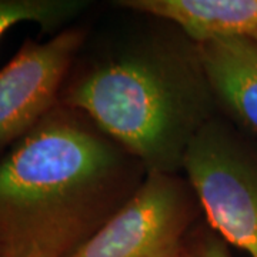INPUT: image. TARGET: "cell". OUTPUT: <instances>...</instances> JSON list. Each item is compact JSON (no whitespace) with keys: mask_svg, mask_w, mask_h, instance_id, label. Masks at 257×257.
<instances>
[{"mask_svg":"<svg viewBox=\"0 0 257 257\" xmlns=\"http://www.w3.org/2000/svg\"><path fill=\"white\" fill-rule=\"evenodd\" d=\"M126 155L59 101L0 159V246L70 256L110 217Z\"/></svg>","mask_w":257,"mask_h":257,"instance_id":"obj_1","label":"cell"},{"mask_svg":"<svg viewBox=\"0 0 257 257\" xmlns=\"http://www.w3.org/2000/svg\"><path fill=\"white\" fill-rule=\"evenodd\" d=\"M60 101L138 159L147 173L177 175L216 104L197 45L146 39L92 64Z\"/></svg>","mask_w":257,"mask_h":257,"instance_id":"obj_2","label":"cell"},{"mask_svg":"<svg viewBox=\"0 0 257 257\" xmlns=\"http://www.w3.org/2000/svg\"><path fill=\"white\" fill-rule=\"evenodd\" d=\"M183 172L211 229L257 257V153L213 117L192 142Z\"/></svg>","mask_w":257,"mask_h":257,"instance_id":"obj_3","label":"cell"},{"mask_svg":"<svg viewBox=\"0 0 257 257\" xmlns=\"http://www.w3.org/2000/svg\"><path fill=\"white\" fill-rule=\"evenodd\" d=\"M196 202L180 176L147 173L127 202L69 257H180Z\"/></svg>","mask_w":257,"mask_h":257,"instance_id":"obj_4","label":"cell"},{"mask_svg":"<svg viewBox=\"0 0 257 257\" xmlns=\"http://www.w3.org/2000/svg\"><path fill=\"white\" fill-rule=\"evenodd\" d=\"M83 40L79 28L60 30L43 43L28 39L0 70V152L25 138L60 101Z\"/></svg>","mask_w":257,"mask_h":257,"instance_id":"obj_5","label":"cell"},{"mask_svg":"<svg viewBox=\"0 0 257 257\" xmlns=\"http://www.w3.org/2000/svg\"><path fill=\"white\" fill-rule=\"evenodd\" d=\"M216 104L257 133V40L251 36L211 39L197 45Z\"/></svg>","mask_w":257,"mask_h":257,"instance_id":"obj_6","label":"cell"},{"mask_svg":"<svg viewBox=\"0 0 257 257\" xmlns=\"http://www.w3.org/2000/svg\"><path fill=\"white\" fill-rule=\"evenodd\" d=\"M117 5L173 23L196 45L257 30V0H123Z\"/></svg>","mask_w":257,"mask_h":257,"instance_id":"obj_7","label":"cell"},{"mask_svg":"<svg viewBox=\"0 0 257 257\" xmlns=\"http://www.w3.org/2000/svg\"><path fill=\"white\" fill-rule=\"evenodd\" d=\"M87 5L84 0H0V40L19 23H36L47 32L62 29Z\"/></svg>","mask_w":257,"mask_h":257,"instance_id":"obj_8","label":"cell"},{"mask_svg":"<svg viewBox=\"0 0 257 257\" xmlns=\"http://www.w3.org/2000/svg\"><path fill=\"white\" fill-rule=\"evenodd\" d=\"M180 257H231L226 241L210 233L197 236L189 243H184Z\"/></svg>","mask_w":257,"mask_h":257,"instance_id":"obj_9","label":"cell"},{"mask_svg":"<svg viewBox=\"0 0 257 257\" xmlns=\"http://www.w3.org/2000/svg\"><path fill=\"white\" fill-rule=\"evenodd\" d=\"M2 256L0 257H56L40 251L36 248H26V247H0Z\"/></svg>","mask_w":257,"mask_h":257,"instance_id":"obj_10","label":"cell"},{"mask_svg":"<svg viewBox=\"0 0 257 257\" xmlns=\"http://www.w3.org/2000/svg\"><path fill=\"white\" fill-rule=\"evenodd\" d=\"M248 36H251L253 39H256V40H257V30H254V32H253L251 35H248Z\"/></svg>","mask_w":257,"mask_h":257,"instance_id":"obj_11","label":"cell"},{"mask_svg":"<svg viewBox=\"0 0 257 257\" xmlns=\"http://www.w3.org/2000/svg\"><path fill=\"white\" fill-rule=\"evenodd\" d=\"M0 256H2V250H0Z\"/></svg>","mask_w":257,"mask_h":257,"instance_id":"obj_12","label":"cell"}]
</instances>
